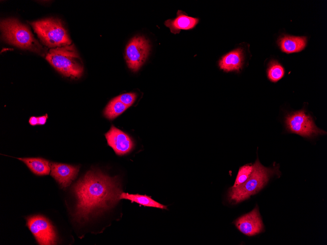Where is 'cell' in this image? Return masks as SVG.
<instances>
[{"label": "cell", "instance_id": "1", "mask_svg": "<svg viewBox=\"0 0 327 245\" xmlns=\"http://www.w3.org/2000/svg\"><path fill=\"white\" fill-rule=\"evenodd\" d=\"M73 190L77 198L74 218L80 222L113 206L121 193L116 178L96 170L88 171L74 185Z\"/></svg>", "mask_w": 327, "mask_h": 245}, {"label": "cell", "instance_id": "2", "mask_svg": "<svg viewBox=\"0 0 327 245\" xmlns=\"http://www.w3.org/2000/svg\"><path fill=\"white\" fill-rule=\"evenodd\" d=\"M253 166L250 176L244 183L230 188L228 192L230 201L237 203L247 199L262 189L271 177L278 174V168H266L260 164L258 159Z\"/></svg>", "mask_w": 327, "mask_h": 245}, {"label": "cell", "instance_id": "3", "mask_svg": "<svg viewBox=\"0 0 327 245\" xmlns=\"http://www.w3.org/2000/svg\"><path fill=\"white\" fill-rule=\"evenodd\" d=\"M79 56L73 45L50 49L46 55L47 61L63 75L72 78H79L83 67L77 62Z\"/></svg>", "mask_w": 327, "mask_h": 245}, {"label": "cell", "instance_id": "4", "mask_svg": "<svg viewBox=\"0 0 327 245\" xmlns=\"http://www.w3.org/2000/svg\"><path fill=\"white\" fill-rule=\"evenodd\" d=\"M0 29L3 38L11 45L33 51H37L40 48L39 43L29 28L16 19L2 20Z\"/></svg>", "mask_w": 327, "mask_h": 245}, {"label": "cell", "instance_id": "5", "mask_svg": "<svg viewBox=\"0 0 327 245\" xmlns=\"http://www.w3.org/2000/svg\"><path fill=\"white\" fill-rule=\"evenodd\" d=\"M30 23L39 38L47 46L58 47L70 45L71 41L60 21L47 19Z\"/></svg>", "mask_w": 327, "mask_h": 245}, {"label": "cell", "instance_id": "6", "mask_svg": "<svg viewBox=\"0 0 327 245\" xmlns=\"http://www.w3.org/2000/svg\"><path fill=\"white\" fill-rule=\"evenodd\" d=\"M26 225L39 245H51L57 243V235L49 221L41 215L26 218Z\"/></svg>", "mask_w": 327, "mask_h": 245}, {"label": "cell", "instance_id": "7", "mask_svg": "<svg viewBox=\"0 0 327 245\" xmlns=\"http://www.w3.org/2000/svg\"><path fill=\"white\" fill-rule=\"evenodd\" d=\"M150 45L144 37L139 36L133 38L127 44L125 58L128 67L132 71H138L146 61Z\"/></svg>", "mask_w": 327, "mask_h": 245}, {"label": "cell", "instance_id": "8", "mask_svg": "<svg viewBox=\"0 0 327 245\" xmlns=\"http://www.w3.org/2000/svg\"><path fill=\"white\" fill-rule=\"evenodd\" d=\"M285 122L290 132L304 137H311L326 134L315 125L312 118L304 111L289 114L286 117Z\"/></svg>", "mask_w": 327, "mask_h": 245}, {"label": "cell", "instance_id": "9", "mask_svg": "<svg viewBox=\"0 0 327 245\" xmlns=\"http://www.w3.org/2000/svg\"><path fill=\"white\" fill-rule=\"evenodd\" d=\"M234 224L241 232L248 236L258 234L263 229L257 206L251 212L236 219Z\"/></svg>", "mask_w": 327, "mask_h": 245}, {"label": "cell", "instance_id": "10", "mask_svg": "<svg viewBox=\"0 0 327 245\" xmlns=\"http://www.w3.org/2000/svg\"><path fill=\"white\" fill-rule=\"evenodd\" d=\"M108 144L117 155H123L129 153L133 148L134 144L131 138L122 131L111 126L105 134Z\"/></svg>", "mask_w": 327, "mask_h": 245}, {"label": "cell", "instance_id": "11", "mask_svg": "<svg viewBox=\"0 0 327 245\" xmlns=\"http://www.w3.org/2000/svg\"><path fill=\"white\" fill-rule=\"evenodd\" d=\"M50 175L62 188L70 185L76 177L79 170L78 166L50 162Z\"/></svg>", "mask_w": 327, "mask_h": 245}, {"label": "cell", "instance_id": "12", "mask_svg": "<svg viewBox=\"0 0 327 245\" xmlns=\"http://www.w3.org/2000/svg\"><path fill=\"white\" fill-rule=\"evenodd\" d=\"M198 22V18L188 16L185 13L179 10L174 19L166 20L164 24L172 33L177 34L179 33L181 30L193 29Z\"/></svg>", "mask_w": 327, "mask_h": 245}, {"label": "cell", "instance_id": "13", "mask_svg": "<svg viewBox=\"0 0 327 245\" xmlns=\"http://www.w3.org/2000/svg\"><path fill=\"white\" fill-rule=\"evenodd\" d=\"M243 62V50L238 48L224 55L220 60L219 66L221 69L227 72L239 71L242 67Z\"/></svg>", "mask_w": 327, "mask_h": 245}, {"label": "cell", "instance_id": "14", "mask_svg": "<svg viewBox=\"0 0 327 245\" xmlns=\"http://www.w3.org/2000/svg\"><path fill=\"white\" fill-rule=\"evenodd\" d=\"M306 44L305 37L285 35L279 40V45L281 49L287 53L301 51L305 47Z\"/></svg>", "mask_w": 327, "mask_h": 245}, {"label": "cell", "instance_id": "15", "mask_svg": "<svg viewBox=\"0 0 327 245\" xmlns=\"http://www.w3.org/2000/svg\"><path fill=\"white\" fill-rule=\"evenodd\" d=\"M17 158L24 163L28 168L36 175H47L51 170L50 163L44 158L40 157Z\"/></svg>", "mask_w": 327, "mask_h": 245}, {"label": "cell", "instance_id": "16", "mask_svg": "<svg viewBox=\"0 0 327 245\" xmlns=\"http://www.w3.org/2000/svg\"><path fill=\"white\" fill-rule=\"evenodd\" d=\"M120 199H126L131 202H135L145 206L153 207L162 209H167V206L162 204L153 200L150 197L146 195H141L138 194H130L127 193H121L119 196Z\"/></svg>", "mask_w": 327, "mask_h": 245}, {"label": "cell", "instance_id": "17", "mask_svg": "<svg viewBox=\"0 0 327 245\" xmlns=\"http://www.w3.org/2000/svg\"><path fill=\"white\" fill-rule=\"evenodd\" d=\"M128 108L116 97L107 105L104 111V114L108 119H113L121 114Z\"/></svg>", "mask_w": 327, "mask_h": 245}, {"label": "cell", "instance_id": "18", "mask_svg": "<svg viewBox=\"0 0 327 245\" xmlns=\"http://www.w3.org/2000/svg\"><path fill=\"white\" fill-rule=\"evenodd\" d=\"M268 78L272 82H277L284 75V70L283 67L277 62L272 61L267 71Z\"/></svg>", "mask_w": 327, "mask_h": 245}, {"label": "cell", "instance_id": "19", "mask_svg": "<svg viewBox=\"0 0 327 245\" xmlns=\"http://www.w3.org/2000/svg\"><path fill=\"white\" fill-rule=\"evenodd\" d=\"M253 166L250 164L245 165L241 167L237 173L235 182L233 187H236L244 183L249 177Z\"/></svg>", "mask_w": 327, "mask_h": 245}, {"label": "cell", "instance_id": "20", "mask_svg": "<svg viewBox=\"0 0 327 245\" xmlns=\"http://www.w3.org/2000/svg\"><path fill=\"white\" fill-rule=\"evenodd\" d=\"M137 94L135 93H124L116 97L119 101L128 108L134 103Z\"/></svg>", "mask_w": 327, "mask_h": 245}, {"label": "cell", "instance_id": "21", "mask_svg": "<svg viewBox=\"0 0 327 245\" xmlns=\"http://www.w3.org/2000/svg\"><path fill=\"white\" fill-rule=\"evenodd\" d=\"M48 118V115L47 114H46L43 116L38 117V125H43L46 124Z\"/></svg>", "mask_w": 327, "mask_h": 245}, {"label": "cell", "instance_id": "22", "mask_svg": "<svg viewBox=\"0 0 327 245\" xmlns=\"http://www.w3.org/2000/svg\"><path fill=\"white\" fill-rule=\"evenodd\" d=\"M28 122L30 125L33 126L38 125V117L31 116L29 119Z\"/></svg>", "mask_w": 327, "mask_h": 245}]
</instances>
